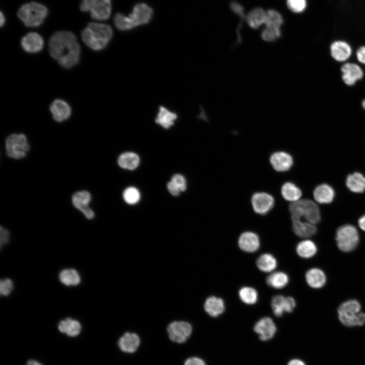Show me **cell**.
Returning a JSON list of instances; mask_svg holds the SVG:
<instances>
[{"label":"cell","instance_id":"46","mask_svg":"<svg viewBox=\"0 0 365 365\" xmlns=\"http://www.w3.org/2000/svg\"><path fill=\"white\" fill-rule=\"evenodd\" d=\"M167 189L173 196H178L181 192L178 187L171 180L167 184Z\"/></svg>","mask_w":365,"mask_h":365},{"label":"cell","instance_id":"49","mask_svg":"<svg viewBox=\"0 0 365 365\" xmlns=\"http://www.w3.org/2000/svg\"><path fill=\"white\" fill-rule=\"evenodd\" d=\"M358 223L359 227L365 231V214L359 218Z\"/></svg>","mask_w":365,"mask_h":365},{"label":"cell","instance_id":"1","mask_svg":"<svg viewBox=\"0 0 365 365\" xmlns=\"http://www.w3.org/2000/svg\"><path fill=\"white\" fill-rule=\"evenodd\" d=\"M49 51L51 56L65 68L74 67L80 59V45L75 34L69 31L53 33L49 40Z\"/></svg>","mask_w":365,"mask_h":365},{"label":"cell","instance_id":"17","mask_svg":"<svg viewBox=\"0 0 365 365\" xmlns=\"http://www.w3.org/2000/svg\"><path fill=\"white\" fill-rule=\"evenodd\" d=\"M342 80L347 85H353L357 80L361 79L363 75L361 68L353 63H346L341 67Z\"/></svg>","mask_w":365,"mask_h":365},{"label":"cell","instance_id":"51","mask_svg":"<svg viewBox=\"0 0 365 365\" xmlns=\"http://www.w3.org/2000/svg\"><path fill=\"white\" fill-rule=\"evenodd\" d=\"M6 19L5 17L2 12H1L0 16V24L1 26L2 27L5 23Z\"/></svg>","mask_w":365,"mask_h":365},{"label":"cell","instance_id":"14","mask_svg":"<svg viewBox=\"0 0 365 365\" xmlns=\"http://www.w3.org/2000/svg\"><path fill=\"white\" fill-rule=\"evenodd\" d=\"M262 341L271 339L276 332V326L273 320L269 317H264L257 321L253 327Z\"/></svg>","mask_w":365,"mask_h":365},{"label":"cell","instance_id":"4","mask_svg":"<svg viewBox=\"0 0 365 365\" xmlns=\"http://www.w3.org/2000/svg\"><path fill=\"white\" fill-rule=\"evenodd\" d=\"M361 305L355 300L346 301L338 309L340 322L347 326H361L365 324V313L360 312Z\"/></svg>","mask_w":365,"mask_h":365},{"label":"cell","instance_id":"23","mask_svg":"<svg viewBox=\"0 0 365 365\" xmlns=\"http://www.w3.org/2000/svg\"><path fill=\"white\" fill-rule=\"evenodd\" d=\"M58 329L60 333L69 337H74L80 334L82 326L78 320L71 318H66L59 322Z\"/></svg>","mask_w":365,"mask_h":365},{"label":"cell","instance_id":"11","mask_svg":"<svg viewBox=\"0 0 365 365\" xmlns=\"http://www.w3.org/2000/svg\"><path fill=\"white\" fill-rule=\"evenodd\" d=\"M251 204L256 213L265 215L273 207L275 200L273 197L265 192H257L251 197Z\"/></svg>","mask_w":365,"mask_h":365},{"label":"cell","instance_id":"5","mask_svg":"<svg viewBox=\"0 0 365 365\" xmlns=\"http://www.w3.org/2000/svg\"><path fill=\"white\" fill-rule=\"evenodd\" d=\"M47 8L40 3L30 2L23 5L18 10L17 16L27 27H38L48 15Z\"/></svg>","mask_w":365,"mask_h":365},{"label":"cell","instance_id":"22","mask_svg":"<svg viewBox=\"0 0 365 365\" xmlns=\"http://www.w3.org/2000/svg\"><path fill=\"white\" fill-rule=\"evenodd\" d=\"M205 312L210 316L216 317L221 315L225 309L223 299L215 296H210L206 299L204 304Z\"/></svg>","mask_w":365,"mask_h":365},{"label":"cell","instance_id":"34","mask_svg":"<svg viewBox=\"0 0 365 365\" xmlns=\"http://www.w3.org/2000/svg\"><path fill=\"white\" fill-rule=\"evenodd\" d=\"M288 275L283 272H275L266 278L267 284L271 287L280 289L284 287L288 283Z\"/></svg>","mask_w":365,"mask_h":365},{"label":"cell","instance_id":"50","mask_svg":"<svg viewBox=\"0 0 365 365\" xmlns=\"http://www.w3.org/2000/svg\"><path fill=\"white\" fill-rule=\"evenodd\" d=\"M26 365H43L40 362L35 360H29L27 361Z\"/></svg>","mask_w":365,"mask_h":365},{"label":"cell","instance_id":"10","mask_svg":"<svg viewBox=\"0 0 365 365\" xmlns=\"http://www.w3.org/2000/svg\"><path fill=\"white\" fill-rule=\"evenodd\" d=\"M169 338L173 342L182 343L190 337L192 332L191 324L185 321H174L167 326Z\"/></svg>","mask_w":365,"mask_h":365},{"label":"cell","instance_id":"8","mask_svg":"<svg viewBox=\"0 0 365 365\" xmlns=\"http://www.w3.org/2000/svg\"><path fill=\"white\" fill-rule=\"evenodd\" d=\"M5 145L7 155L16 159L24 158L29 148L27 137L21 133L10 135L6 139Z\"/></svg>","mask_w":365,"mask_h":365},{"label":"cell","instance_id":"21","mask_svg":"<svg viewBox=\"0 0 365 365\" xmlns=\"http://www.w3.org/2000/svg\"><path fill=\"white\" fill-rule=\"evenodd\" d=\"M330 51L332 57L340 62L347 60L352 53L350 45L343 41L334 42L331 45Z\"/></svg>","mask_w":365,"mask_h":365},{"label":"cell","instance_id":"40","mask_svg":"<svg viewBox=\"0 0 365 365\" xmlns=\"http://www.w3.org/2000/svg\"><path fill=\"white\" fill-rule=\"evenodd\" d=\"M288 8L295 13L303 12L306 7V0H287Z\"/></svg>","mask_w":365,"mask_h":365},{"label":"cell","instance_id":"3","mask_svg":"<svg viewBox=\"0 0 365 365\" xmlns=\"http://www.w3.org/2000/svg\"><path fill=\"white\" fill-rule=\"evenodd\" d=\"M291 220H305L315 225L320 220V213L317 205L309 199L299 200L289 206Z\"/></svg>","mask_w":365,"mask_h":365},{"label":"cell","instance_id":"9","mask_svg":"<svg viewBox=\"0 0 365 365\" xmlns=\"http://www.w3.org/2000/svg\"><path fill=\"white\" fill-rule=\"evenodd\" d=\"M153 13L152 9L147 4H136L133 7L132 12L127 16L129 30L148 23L152 17Z\"/></svg>","mask_w":365,"mask_h":365},{"label":"cell","instance_id":"6","mask_svg":"<svg viewBox=\"0 0 365 365\" xmlns=\"http://www.w3.org/2000/svg\"><path fill=\"white\" fill-rule=\"evenodd\" d=\"M336 240L340 250L345 252H350L355 249L358 244L359 234L353 225H344L337 229Z\"/></svg>","mask_w":365,"mask_h":365},{"label":"cell","instance_id":"18","mask_svg":"<svg viewBox=\"0 0 365 365\" xmlns=\"http://www.w3.org/2000/svg\"><path fill=\"white\" fill-rule=\"evenodd\" d=\"M270 162L277 171L288 170L293 166V159L290 155L284 152H276L270 157Z\"/></svg>","mask_w":365,"mask_h":365},{"label":"cell","instance_id":"47","mask_svg":"<svg viewBox=\"0 0 365 365\" xmlns=\"http://www.w3.org/2000/svg\"><path fill=\"white\" fill-rule=\"evenodd\" d=\"M357 59L359 62L365 64V46H361L356 52Z\"/></svg>","mask_w":365,"mask_h":365},{"label":"cell","instance_id":"19","mask_svg":"<svg viewBox=\"0 0 365 365\" xmlns=\"http://www.w3.org/2000/svg\"><path fill=\"white\" fill-rule=\"evenodd\" d=\"M239 247L247 252L256 251L260 247V241L258 235L254 232L246 231L242 233L238 239Z\"/></svg>","mask_w":365,"mask_h":365},{"label":"cell","instance_id":"48","mask_svg":"<svg viewBox=\"0 0 365 365\" xmlns=\"http://www.w3.org/2000/svg\"><path fill=\"white\" fill-rule=\"evenodd\" d=\"M287 365H306L304 361L299 359L290 360Z\"/></svg>","mask_w":365,"mask_h":365},{"label":"cell","instance_id":"7","mask_svg":"<svg viewBox=\"0 0 365 365\" xmlns=\"http://www.w3.org/2000/svg\"><path fill=\"white\" fill-rule=\"evenodd\" d=\"M80 10L84 12H90L93 19L105 20L111 13V0H82Z\"/></svg>","mask_w":365,"mask_h":365},{"label":"cell","instance_id":"29","mask_svg":"<svg viewBox=\"0 0 365 365\" xmlns=\"http://www.w3.org/2000/svg\"><path fill=\"white\" fill-rule=\"evenodd\" d=\"M59 279L61 283L66 286H77L81 281L78 272L74 269H65L59 274Z\"/></svg>","mask_w":365,"mask_h":365},{"label":"cell","instance_id":"31","mask_svg":"<svg viewBox=\"0 0 365 365\" xmlns=\"http://www.w3.org/2000/svg\"><path fill=\"white\" fill-rule=\"evenodd\" d=\"M282 197L287 201L296 202L302 196V191L295 184L291 182L283 184L281 188Z\"/></svg>","mask_w":365,"mask_h":365},{"label":"cell","instance_id":"20","mask_svg":"<svg viewBox=\"0 0 365 365\" xmlns=\"http://www.w3.org/2000/svg\"><path fill=\"white\" fill-rule=\"evenodd\" d=\"M140 342V338L136 334L126 332L119 339L118 346L123 352L133 353L139 347Z\"/></svg>","mask_w":365,"mask_h":365},{"label":"cell","instance_id":"38","mask_svg":"<svg viewBox=\"0 0 365 365\" xmlns=\"http://www.w3.org/2000/svg\"><path fill=\"white\" fill-rule=\"evenodd\" d=\"M123 199L129 204L137 203L140 198L139 191L135 187H130L126 188L123 194Z\"/></svg>","mask_w":365,"mask_h":365},{"label":"cell","instance_id":"42","mask_svg":"<svg viewBox=\"0 0 365 365\" xmlns=\"http://www.w3.org/2000/svg\"><path fill=\"white\" fill-rule=\"evenodd\" d=\"M171 180L178 187L181 192L186 190L187 188L186 180L182 175L176 174L172 176Z\"/></svg>","mask_w":365,"mask_h":365},{"label":"cell","instance_id":"45","mask_svg":"<svg viewBox=\"0 0 365 365\" xmlns=\"http://www.w3.org/2000/svg\"><path fill=\"white\" fill-rule=\"evenodd\" d=\"M230 7L234 12L240 16H244V9L240 4L236 2H233L231 3Z\"/></svg>","mask_w":365,"mask_h":365},{"label":"cell","instance_id":"33","mask_svg":"<svg viewBox=\"0 0 365 365\" xmlns=\"http://www.w3.org/2000/svg\"><path fill=\"white\" fill-rule=\"evenodd\" d=\"M266 12L263 9L257 8L252 10L246 16L248 25L252 28L257 29L265 24Z\"/></svg>","mask_w":365,"mask_h":365},{"label":"cell","instance_id":"32","mask_svg":"<svg viewBox=\"0 0 365 365\" xmlns=\"http://www.w3.org/2000/svg\"><path fill=\"white\" fill-rule=\"evenodd\" d=\"M298 254L301 258L309 259L315 256L317 248L314 242L310 240H305L300 242L296 247Z\"/></svg>","mask_w":365,"mask_h":365},{"label":"cell","instance_id":"30","mask_svg":"<svg viewBox=\"0 0 365 365\" xmlns=\"http://www.w3.org/2000/svg\"><path fill=\"white\" fill-rule=\"evenodd\" d=\"M140 162L138 156L133 152H125L118 158V163L120 167L128 170H134L139 165Z\"/></svg>","mask_w":365,"mask_h":365},{"label":"cell","instance_id":"35","mask_svg":"<svg viewBox=\"0 0 365 365\" xmlns=\"http://www.w3.org/2000/svg\"><path fill=\"white\" fill-rule=\"evenodd\" d=\"M256 264L258 269L261 271L270 272L276 268L277 262L273 255L270 253H264L259 257Z\"/></svg>","mask_w":365,"mask_h":365},{"label":"cell","instance_id":"15","mask_svg":"<svg viewBox=\"0 0 365 365\" xmlns=\"http://www.w3.org/2000/svg\"><path fill=\"white\" fill-rule=\"evenodd\" d=\"M44 42L42 36L37 32H31L24 35L21 39V45L26 52L36 53L42 50Z\"/></svg>","mask_w":365,"mask_h":365},{"label":"cell","instance_id":"13","mask_svg":"<svg viewBox=\"0 0 365 365\" xmlns=\"http://www.w3.org/2000/svg\"><path fill=\"white\" fill-rule=\"evenodd\" d=\"M296 305L295 299L291 297H285L282 295H277L273 297L271 307L274 314L281 316L284 312H293Z\"/></svg>","mask_w":365,"mask_h":365},{"label":"cell","instance_id":"44","mask_svg":"<svg viewBox=\"0 0 365 365\" xmlns=\"http://www.w3.org/2000/svg\"><path fill=\"white\" fill-rule=\"evenodd\" d=\"M184 365H206L205 361L200 358L192 357L188 358Z\"/></svg>","mask_w":365,"mask_h":365},{"label":"cell","instance_id":"16","mask_svg":"<svg viewBox=\"0 0 365 365\" xmlns=\"http://www.w3.org/2000/svg\"><path fill=\"white\" fill-rule=\"evenodd\" d=\"M50 111L53 119L58 122L66 121L71 114V108L69 104L61 99H56L51 103Z\"/></svg>","mask_w":365,"mask_h":365},{"label":"cell","instance_id":"26","mask_svg":"<svg viewBox=\"0 0 365 365\" xmlns=\"http://www.w3.org/2000/svg\"><path fill=\"white\" fill-rule=\"evenodd\" d=\"M177 118V115L176 113L171 112L163 106H160L155 119V122L163 128L168 129L174 124Z\"/></svg>","mask_w":365,"mask_h":365},{"label":"cell","instance_id":"28","mask_svg":"<svg viewBox=\"0 0 365 365\" xmlns=\"http://www.w3.org/2000/svg\"><path fill=\"white\" fill-rule=\"evenodd\" d=\"M346 184L352 192L362 193L365 191V177L360 173H353L348 175Z\"/></svg>","mask_w":365,"mask_h":365},{"label":"cell","instance_id":"27","mask_svg":"<svg viewBox=\"0 0 365 365\" xmlns=\"http://www.w3.org/2000/svg\"><path fill=\"white\" fill-rule=\"evenodd\" d=\"M315 200L319 203H331L335 197L334 189L328 185L323 184L316 187L313 192Z\"/></svg>","mask_w":365,"mask_h":365},{"label":"cell","instance_id":"43","mask_svg":"<svg viewBox=\"0 0 365 365\" xmlns=\"http://www.w3.org/2000/svg\"><path fill=\"white\" fill-rule=\"evenodd\" d=\"M0 234L1 247H2L3 246L6 245L9 242L10 234L8 230L3 227H1Z\"/></svg>","mask_w":365,"mask_h":365},{"label":"cell","instance_id":"12","mask_svg":"<svg viewBox=\"0 0 365 365\" xmlns=\"http://www.w3.org/2000/svg\"><path fill=\"white\" fill-rule=\"evenodd\" d=\"M91 200V195L89 192L86 191L77 192L72 197V202L74 206L81 211L87 218L89 220H91L94 217V212L89 206Z\"/></svg>","mask_w":365,"mask_h":365},{"label":"cell","instance_id":"36","mask_svg":"<svg viewBox=\"0 0 365 365\" xmlns=\"http://www.w3.org/2000/svg\"><path fill=\"white\" fill-rule=\"evenodd\" d=\"M239 297L244 303L248 305L255 304L258 299L257 290L254 288L248 286L243 287L240 289Z\"/></svg>","mask_w":365,"mask_h":365},{"label":"cell","instance_id":"24","mask_svg":"<svg viewBox=\"0 0 365 365\" xmlns=\"http://www.w3.org/2000/svg\"><path fill=\"white\" fill-rule=\"evenodd\" d=\"M305 278L307 284L314 288L322 287L326 281L324 272L317 268L309 269L306 273Z\"/></svg>","mask_w":365,"mask_h":365},{"label":"cell","instance_id":"25","mask_svg":"<svg viewBox=\"0 0 365 365\" xmlns=\"http://www.w3.org/2000/svg\"><path fill=\"white\" fill-rule=\"evenodd\" d=\"M293 230L294 233L302 238L310 237L317 232L315 225L302 220H291Z\"/></svg>","mask_w":365,"mask_h":365},{"label":"cell","instance_id":"41","mask_svg":"<svg viewBox=\"0 0 365 365\" xmlns=\"http://www.w3.org/2000/svg\"><path fill=\"white\" fill-rule=\"evenodd\" d=\"M13 289L12 281L9 278H5L0 281V294L2 296H7Z\"/></svg>","mask_w":365,"mask_h":365},{"label":"cell","instance_id":"52","mask_svg":"<svg viewBox=\"0 0 365 365\" xmlns=\"http://www.w3.org/2000/svg\"><path fill=\"white\" fill-rule=\"evenodd\" d=\"M362 105L363 107L365 109V100H364L362 102Z\"/></svg>","mask_w":365,"mask_h":365},{"label":"cell","instance_id":"37","mask_svg":"<svg viewBox=\"0 0 365 365\" xmlns=\"http://www.w3.org/2000/svg\"><path fill=\"white\" fill-rule=\"evenodd\" d=\"M283 23V18L280 14L274 10L266 12L265 24L266 27L280 28Z\"/></svg>","mask_w":365,"mask_h":365},{"label":"cell","instance_id":"2","mask_svg":"<svg viewBox=\"0 0 365 365\" xmlns=\"http://www.w3.org/2000/svg\"><path fill=\"white\" fill-rule=\"evenodd\" d=\"M113 35V29L110 25L95 22L88 23L81 33L83 42L94 51L105 48Z\"/></svg>","mask_w":365,"mask_h":365},{"label":"cell","instance_id":"39","mask_svg":"<svg viewBox=\"0 0 365 365\" xmlns=\"http://www.w3.org/2000/svg\"><path fill=\"white\" fill-rule=\"evenodd\" d=\"M280 28L266 27L262 31L261 36L266 42H273L278 39L281 35Z\"/></svg>","mask_w":365,"mask_h":365}]
</instances>
